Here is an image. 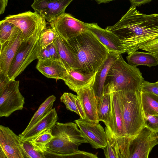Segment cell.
<instances>
[{"label":"cell","instance_id":"obj_1","mask_svg":"<svg viewBox=\"0 0 158 158\" xmlns=\"http://www.w3.org/2000/svg\"><path fill=\"white\" fill-rule=\"evenodd\" d=\"M105 29L119 38L123 54L129 55L158 37V14H144L130 7L118 22Z\"/></svg>","mask_w":158,"mask_h":158},{"label":"cell","instance_id":"obj_2","mask_svg":"<svg viewBox=\"0 0 158 158\" xmlns=\"http://www.w3.org/2000/svg\"><path fill=\"white\" fill-rule=\"evenodd\" d=\"M73 50L78 63V70L95 74L106 58L109 51L88 31L66 40Z\"/></svg>","mask_w":158,"mask_h":158},{"label":"cell","instance_id":"obj_3","mask_svg":"<svg viewBox=\"0 0 158 158\" xmlns=\"http://www.w3.org/2000/svg\"><path fill=\"white\" fill-rule=\"evenodd\" d=\"M143 81L139 69L126 62L120 54L108 72L103 94L121 91H140Z\"/></svg>","mask_w":158,"mask_h":158},{"label":"cell","instance_id":"obj_4","mask_svg":"<svg viewBox=\"0 0 158 158\" xmlns=\"http://www.w3.org/2000/svg\"><path fill=\"white\" fill-rule=\"evenodd\" d=\"M53 138L46 146L44 152L60 155L70 154L79 150V146L87 142L76 123L56 122L51 130Z\"/></svg>","mask_w":158,"mask_h":158},{"label":"cell","instance_id":"obj_5","mask_svg":"<svg viewBox=\"0 0 158 158\" xmlns=\"http://www.w3.org/2000/svg\"><path fill=\"white\" fill-rule=\"evenodd\" d=\"M121 101L127 135L133 137L146 127L140 91L117 92Z\"/></svg>","mask_w":158,"mask_h":158},{"label":"cell","instance_id":"obj_6","mask_svg":"<svg viewBox=\"0 0 158 158\" xmlns=\"http://www.w3.org/2000/svg\"><path fill=\"white\" fill-rule=\"evenodd\" d=\"M116 137L119 158H148L153 148L158 145V139L146 127L133 137Z\"/></svg>","mask_w":158,"mask_h":158},{"label":"cell","instance_id":"obj_7","mask_svg":"<svg viewBox=\"0 0 158 158\" xmlns=\"http://www.w3.org/2000/svg\"><path fill=\"white\" fill-rule=\"evenodd\" d=\"M47 25V23L43 24L28 40L21 44L9 69L8 77L10 80H15L29 64L38 58L42 49L40 40L43 30Z\"/></svg>","mask_w":158,"mask_h":158},{"label":"cell","instance_id":"obj_8","mask_svg":"<svg viewBox=\"0 0 158 158\" xmlns=\"http://www.w3.org/2000/svg\"><path fill=\"white\" fill-rule=\"evenodd\" d=\"M19 81L10 80L0 89V117H8L23 109L25 98L19 91Z\"/></svg>","mask_w":158,"mask_h":158},{"label":"cell","instance_id":"obj_9","mask_svg":"<svg viewBox=\"0 0 158 158\" xmlns=\"http://www.w3.org/2000/svg\"><path fill=\"white\" fill-rule=\"evenodd\" d=\"M3 20L13 24L22 31L23 41L28 40L46 20L40 15L28 11L16 15H9Z\"/></svg>","mask_w":158,"mask_h":158},{"label":"cell","instance_id":"obj_10","mask_svg":"<svg viewBox=\"0 0 158 158\" xmlns=\"http://www.w3.org/2000/svg\"><path fill=\"white\" fill-rule=\"evenodd\" d=\"M59 36L67 40L88 31L85 23L65 13L50 23Z\"/></svg>","mask_w":158,"mask_h":158},{"label":"cell","instance_id":"obj_11","mask_svg":"<svg viewBox=\"0 0 158 158\" xmlns=\"http://www.w3.org/2000/svg\"><path fill=\"white\" fill-rule=\"evenodd\" d=\"M23 41L22 31L16 27L8 39L0 44V76L8 77V72L12 62Z\"/></svg>","mask_w":158,"mask_h":158},{"label":"cell","instance_id":"obj_12","mask_svg":"<svg viewBox=\"0 0 158 158\" xmlns=\"http://www.w3.org/2000/svg\"><path fill=\"white\" fill-rule=\"evenodd\" d=\"M75 122L83 136L92 148L104 149L107 145L106 135L105 131L99 122L81 118Z\"/></svg>","mask_w":158,"mask_h":158},{"label":"cell","instance_id":"obj_13","mask_svg":"<svg viewBox=\"0 0 158 158\" xmlns=\"http://www.w3.org/2000/svg\"><path fill=\"white\" fill-rule=\"evenodd\" d=\"M73 0H35L31 5L35 12L50 23L65 13Z\"/></svg>","mask_w":158,"mask_h":158},{"label":"cell","instance_id":"obj_14","mask_svg":"<svg viewBox=\"0 0 158 158\" xmlns=\"http://www.w3.org/2000/svg\"><path fill=\"white\" fill-rule=\"evenodd\" d=\"M22 142L19 136L8 127L0 126V148L7 158H25Z\"/></svg>","mask_w":158,"mask_h":158},{"label":"cell","instance_id":"obj_15","mask_svg":"<svg viewBox=\"0 0 158 158\" xmlns=\"http://www.w3.org/2000/svg\"><path fill=\"white\" fill-rule=\"evenodd\" d=\"M111 99V117L108 125L109 129L117 137L127 136L123 120L122 106L118 93H110Z\"/></svg>","mask_w":158,"mask_h":158},{"label":"cell","instance_id":"obj_16","mask_svg":"<svg viewBox=\"0 0 158 158\" xmlns=\"http://www.w3.org/2000/svg\"><path fill=\"white\" fill-rule=\"evenodd\" d=\"M89 31L92 33L109 52L123 54L119 38L112 33L100 27L97 23H85Z\"/></svg>","mask_w":158,"mask_h":158},{"label":"cell","instance_id":"obj_17","mask_svg":"<svg viewBox=\"0 0 158 158\" xmlns=\"http://www.w3.org/2000/svg\"><path fill=\"white\" fill-rule=\"evenodd\" d=\"M120 55L114 52H109L106 58L95 73L94 81L91 87L96 99L103 95L104 85L108 72L113 63Z\"/></svg>","mask_w":158,"mask_h":158},{"label":"cell","instance_id":"obj_18","mask_svg":"<svg viewBox=\"0 0 158 158\" xmlns=\"http://www.w3.org/2000/svg\"><path fill=\"white\" fill-rule=\"evenodd\" d=\"M57 119V112L55 108H53L29 130L25 132H22L19 136L22 141H30L44 132L51 130Z\"/></svg>","mask_w":158,"mask_h":158},{"label":"cell","instance_id":"obj_19","mask_svg":"<svg viewBox=\"0 0 158 158\" xmlns=\"http://www.w3.org/2000/svg\"><path fill=\"white\" fill-rule=\"evenodd\" d=\"M94 77L95 74L78 69H72L67 71L63 80L70 89L76 93L80 89L92 86Z\"/></svg>","mask_w":158,"mask_h":158},{"label":"cell","instance_id":"obj_20","mask_svg":"<svg viewBox=\"0 0 158 158\" xmlns=\"http://www.w3.org/2000/svg\"><path fill=\"white\" fill-rule=\"evenodd\" d=\"M76 93L80 99L85 114V119L99 122L97 99L91 86L80 89Z\"/></svg>","mask_w":158,"mask_h":158},{"label":"cell","instance_id":"obj_21","mask_svg":"<svg viewBox=\"0 0 158 158\" xmlns=\"http://www.w3.org/2000/svg\"><path fill=\"white\" fill-rule=\"evenodd\" d=\"M53 43L62 63L67 71L78 69L77 58L72 48L67 41L59 36L54 40Z\"/></svg>","mask_w":158,"mask_h":158},{"label":"cell","instance_id":"obj_22","mask_svg":"<svg viewBox=\"0 0 158 158\" xmlns=\"http://www.w3.org/2000/svg\"><path fill=\"white\" fill-rule=\"evenodd\" d=\"M36 68L49 78L63 80L67 73V70L61 61L52 59L38 60Z\"/></svg>","mask_w":158,"mask_h":158},{"label":"cell","instance_id":"obj_23","mask_svg":"<svg viewBox=\"0 0 158 158\" xmlns=\"http://www.w3.org/2000/svg\"><path fill=\"white\" fill-rule=\"evenodd\" d=\"M128 64L137 67L139 65H146L149 67L158 65V60L152 53L135 51L126 57Z\"/></svg>","mask_w":158,"mask_h":158},{"label":"cell","instance_id":"obj_24","mask_svg":"<svg viewBox=\"0 0 158 158\" xmlns=\"http://www.w3.org/2000/svg\"><path fill=\"white\" fill-rule=\"evenodd\" d=\"M97 99L98 118L103 122L106 126L110 122L111 117V99L110 93L104 94Z\"/></svg>","mask_w":158,"mask_h":158},{"label":"cell","instance_id":"obj_25","mask_svg":"<svg viewBox=\"0 0 158 158\" xmlns=\"http://www.w3.org/2000/svg\"><path fill=\"white\" fill-rule=\"evenodd\" d=\"M140 98L143 114L158 116V95L140 90Z\"/></svg>","mask_w":158,"mask_h":158},{"label":"cell","instance_id":"obj_26","mask_svg":"<svg viewBox=\"0 0 158 158\" xmlns=\"http://www.w3.org/2000/svg\"><path fill=\"white\" fill-rule=\"evenodd\" d=\"M56 99L55 96L54 95H52L45 100L35 113L23 132H25L29 130L52 110L54 102Z\"/></svg>","mask_w":158,"mask_h":158},{"label":"cell","instance_id":"obj_27","mask_svg":"<svg viewBox=\"0 0 158 158\" xmlns=\"http://www.w3.org/2000/svg\"><path fill=\"white\" fill-rule=\"evenodd\" d=\"M60 101L65 105L66 108L75 112L80 118L86 119V117L79 96L70 93L65 92L60 98Z\"/></svg>","mask_w":158,"mask_h":158},{"label":"cell","instance_id":"obj_28","mask_svg":"<svg viewBox=\"0 0 158 158\" xmlns=\"http://www.w3.org/2000/svg\"><path fill=\"white\" fill-rule=\"evenodd\" d=\"M107 138V145L104 150L106 158H119L117 148L116 137L106 127L105 129Z\"/></svg>","mask_w":158,"mask_h":158},{"label":"cell","instance_id":"obj_29","mask_svg":"<svg viewBox=\"0 0 158 158\" xmlns=\"http://www.w3.org/2000/svg\"><path fill=\"white\" fill-rule=\"evenodd\" d=\"M22 146L26 158H46L44 152L36 148L30 141H22Z\"/></svg>","mask_w":158,"mask_h":158},{"label":"cell","instance_id":"obj_30","mask_svg":"<svg viewBox=\"0 0 158 158\" xmlns=\"http://www.w3.org/2000/svg\"><path fill=\"white\" fill-rule=\"evenodd\" d=\"M51 130L44 132L30 141L36 148L44 152L46 145L53 138Z\"/></svg>","mask_w":158,"mask_h":158},{"label":"cell","instance_id":"obj_31","mask_svg":"<svg viewBox=\"0 0 158 158\" xmlns=\"http://www.w3.org/2000/svg\"><path fill=\"white\" fill-rule=\"evenodd\" d=\"M59 36L52 28H44L42 31L40 40V45L42 48L46 47L53 43L54 40Z\"/></svg>","mask_w":158,"mask_h":158},{"label":"cell","instance_id":"obj_32","mask_svg":"<svg viewBox=\"0 0 158 158\" xmlns=\"http://www.w3.org/2000/svg\"><path fill=\"white\" fill-rule=\"evenodd\" d=\"M46 158H99L96 154L79 150L67 155H60L44 152Z\"/></svg>","mask_w":158,"mask_h":158},{"label":"cell","instance_id":"obj_33","mask_svg":"<svg viewBox=\"0 0 158 158\" xmlns=\"http://www.w3.org/2000/svg\"><path fill=\"white\" fill-rule=\"evenodd\" d=\"M15 27L13 24L5 21L3 19L0 21V44L8 39Z\"/></svg>","mask_w":158,"mask_h":158},{"label":"cell","instance_id":"obj_34","mask_svg":"<svg viewBox=\"0 0 158 158\" xmlns=\"http://www.w3.org/2000/svg\"><path fill=\"white\" fill-rule=\"evenodd\" d=\"M139 49L152 53L158 60V37L143 44Z\"/></svg>","mask_w":158,"mask_h":158},{"label":"cell","instance_id":"obj_35","mask_svg":"<svg viewBox=\"0 0 158 158\" xmlns=\"http://www.w3.org/2000/svg\"><path fill=\"white\" fill-rule=\"evenodd\" d=\"M146 127L154 132H158V116L143 114Z\"/></svg>","mask_w":158,"mask_h":158},{"label":"cell","instance_id":"obj_36","mask_svg":"<svg viewBox=\"0 0 158 158\" xmlns=\"http://www.w3.org/2000/svg\"><path fill=\"white\" fill-rule=\"evenodd\" d=\"M140 90L148 91L158 95V85L156 82L144 80L140 86Z\"/></svg>","mask_w":158,"mask_h":158},{"label":"cell","instance_id":"obj_37","mask_svg":"<svg viewBox=\"0 0 158 158\" xmlns=\"http://www.w3.org/2000/svg\"><path fill=\"white\" fill-rule=\"evenodd\" d=\"M46 48L49 51L52 59L58 60L62 62L60 57L53 43L46 47Z\"/></svg>","mask_w":158,"mask_h":158},{"label":"cell","instance_id":"obj_38","mask_svg":"<svg viewBox=\"0 0 158 158\" xmlns=\"http://www.w3.org/2000/svg\"><path fill=\"white\" fill-rule=\"evenodd\" d=\"M51 59L49 51L46 47L42 48L38 59V60H44Z\"/></svg>","mask_w":158,"mask_h":158},{"label":"cell","instance_id":"obj_39","mask_svg":"<svg viewBox=\"0 0 158 158\" xmlns=\"http://www.w3.org/2000/svg\"><path fill=\"white\" fill-rule=\"evenodd\" d=\"M130 8H136L137 6H140L142 5L148 3L152 1L150 0H130Z\"/></svg>","mask_w":158,"mask_h":158},{"label":"cell","instance_id":"obj_40","mask_svg":"<svg viewBox=\"0 0 158 158\" xmlns=\"http://www.w3.org/2000/svg\"><path fill=\"white\" fill-rule=\"evenodd\" d=\"M8 2V0H0V15L4 12Z\"/></svg>","mask_w":158,"mask_h":158},{"label":"cell","instance_id":"obj_41","mask_svg":"<svg viewBox=\"0 0 158 158\" xmlns=\"http://www.w3.org/2000/svg\"><path fill=\"white\" fill-rule=\"evenodd\" d=\"M112 1V0H96L98 4H101V3H108L109 2Z\"/></svg>","mask_w":158,"mask_h":158},{"label":"cell","instance_id":"obj_42","mask_svg":"<svg viewBox=\"0 0 158 158\" xmlns=\"http://www.w3.org/2000/svg\"><path fill=\"white\" fill-rule=\"evenodd\" d=\"M0 151V158H7L3 151L1 148Z\"/></svg>","mask_w":158,"mask_h":158},{"label":"cell","instance_id":"obj_43","mask_svg":"<svg viewBox=\"0 0 158 158\" xmlns=\"http://www.w3.org/2000/svg\"><path fill=\"white\" fill-rule=\"evenodd\" d=\"M156 82L158 85V81L157 82Z\"/></svg>","mask_w":158,"mask_h":158},{"label":"cell","instance_id":"obj_44","mask_svg":"<svg viewBox=\"0 0 158 158\" xmlns=\"http://www.w3.org/2000/svg\"><path fill=\"white\" fill-rule=\"evenodd\" d=\"M25 158H26V157H25Z\"/></svg>","mask_w":158,"mask_h":158}]
</instances>
